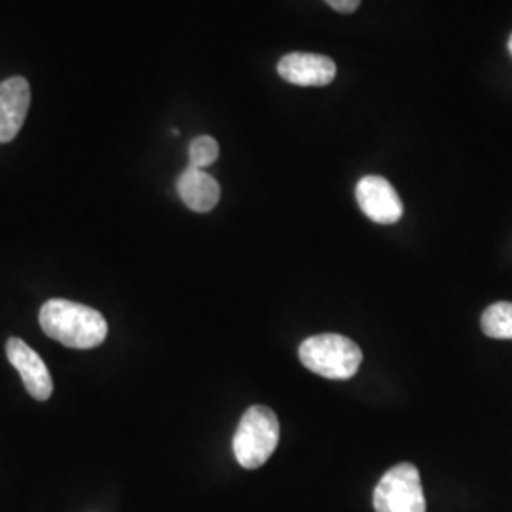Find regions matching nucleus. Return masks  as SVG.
Here are the masks:
<instances>
[{
  "instance_id": "obj_1",
  "label": "nucleus",
  "mask_w": 512,
  "mask_h": 512,
  "mask_svg": "<svg viewBox=\"0 0 512 512\" xmlns=\"http://www.w3.org/2000/svg\"><path fill=\"white\" fill-rule=\"evenodd\" d=\"M40 327L50 338L73 349L97 348L109 332L99 311L69 300L46 302L40 310Z\"/></svg>"
},
{
  "instance_id": "obj_2",
  "label": "nucleus",
  "mask_w": 512,
  "mask_h": 512,
  "mask_svg": "<svg viewBox=\"0 0 512 512\" xmlns=\"http://www.w3.org/2000/svg\"><path fill=\"white\" fill-rule=\"evenodd\" d=\"M300 361L327 380H349L363 363V351L342 334H317L302 342Z\"/></svg>"
},
{
  "instance_id": "obj_3",
  "label": "nucleus",
  "mask_w": 512,
  "mask_h": 512,
  "mask_svg": "<svg viewBox=\"0 0 512 512\" xmlns=\"http://www.w3.org/2000/svg\"><path fill=\"white\" fill-rule=\"evenodd\" d=\"M277 442L279 421L274 410L256 404L241 416L232 446L241 467L258 469L272 458Z\"/></svg>"
},
{
  "instance_id": "obj_4",
  "label": "nucleus",
  "mask_w": 512,
  "mask_h": 512,
  "mask_svg": "<svg viewBox=\"0 0 512 512\" xmlns=\"http://www.w3.org/2000/svg\"><path fill=\"white\" fill-rule=\"evenodd\" d=\"M376 512H425L427 503L420 471L412 463L391 467L374 490Z\"/></svg>"
},
{
  "instance_id": "obj_5",
  "label": "nucleus",
  "mask_w": 512,
  "mask_h": 512,
  "mask_svg": "<svg viewBox=\"0 0 512 512\" xmlns=\"http://www.w3.org/2000/svg\"><path fill=\"white\" fill-rule=\"evenodd\" d=\"M355 196L361 211L368 219L378 224H395L403 217V202L397 190L384 177H363L357 184Z\"/></svg>"
},
{
  "instance_id": "obj_6",
  "label": "nucleus",
  "mask_w": 512,
  "mask_h": 512,
  "mask_svg": "<svg viewBox=\"0 0 512 512\" xmlns=\"http://www.w3.org/2000/svg\"><path fill=\"white\" fill-rule=\"evenodd\" d=\"M277 73L294 86L321 88L336 78V63L327 55L294 52L281 57Z\"/></svg>"
},
{
  "instance_id": "obj_7",
  "label": "nucleus",
  "mask_w": 512,
  "mask_h": 512,
  "mask_svg": "<svg viewBox=\"0 0 512 512\" xmlns=\"http://www.w3.org/2000/svg\"><path fill=\"white\" fill-rule=\"evenodd\" d=\"M6 355L18 370L29 395L37 401H48L54 391V382L48 366L38 357L37 351H33L19 338H10L6 344Z\"/></svg>"
},
{
  "instance_id": "obj_8",
  "label": "nucleus",
  "mask_w": 512,
  "mask_h": 512,
  "mask_svg": "<svg viewBox=\"0 0 512 512\" xmlns=\"http://www.w3.org/2000/svg\"><path fill=\"white\" fill-rule=\"evenodd\" d=\"M31 107V88L23 76L0 82V143H10L23 128Z\"/></svg>"
},
{
  "instance_id": "obj_9",
  "label": "nucleus",
  "mask_w": 512,
  "mask_h": 512,
  "mask_svg": "<svg viewBox=\"0 0 512 512\" xmlns=\"http://www.w3.org/2000/svg\"><path fill=\"white\" fill-rule=\"evenodd\" d=\"M177 190L184 205L196 213H209L220 200V186L209 173L188 167L177 181Z\"/></svg>"
},
{
  "instance_id": "obj_10",
  "label": "nucleus",
  "mask_w": 512,
  "mask_h": 512,
  "mask_svg": "<svg viewBox=\"0 0 512 512\" xmlns=\"http://www.w3.org/2000/svg\"><path fill=\"white\" fill-rule=\"evenodd\" d=\"M482 332L495 340H512V302H495L480 319Z\"/></svg>"
},
{
  "instance_id": "obj_11",
  "label": "nucleus",
  "mask_w": 512,
  "mask_h": 512,
  "mask_svg": "<svg viewBox=\"0 0 512 512\" xmlns=\"http://www.w3.org/2000/svg\"><path fill=\"white\" fill-rule=\"evenodd\" d=\"M217 158H219V143L213 137L200 135L190 143V148H188L190 167L203 169L207 165L215 164Z\"/></svg>"
},
{
  "instance_id": "obj_12",
  "label": "nucleus",
  "mask_w": 512,
  "mask_h": 512,
  "mask_svg": "<svg viewBox=\"0 0 512 512\" xmlns=\"http://www.w3.org/2000/svg\"><path fill=\"white\" fill-rule=\"evenodd\" d=\"M325 2L340 14H353L361 4V0H325Z\"/></svg>"
},
{
  "instance_id": "obj_13",
  "label": "nucleus",
  "mask_w": 512,
  "mask_h": 512,
  "mask_svg": "<svg viewBox=\"0 0 512 512\" xmlns=\"http://www.w3.org/2000/svg\"><path fill=\"white\" fill-rule=\"evenodd\" d=\"M509 52H511V55H512V35H511V40H509Z\"/></svg>"
}]
</instances>
